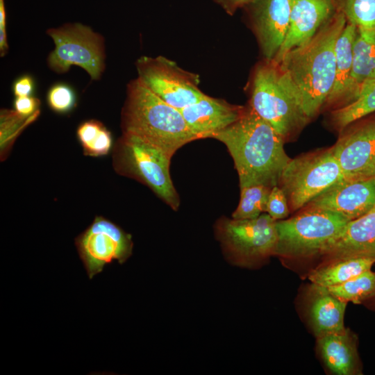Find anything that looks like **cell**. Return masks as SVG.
<instances>
[{
  "instance_id": "cell-1",
  "label": "cell",
  "mask_w": 375,
  "mask_h": 375,
  "mask_svg": "<svg viewBox=\"0 0 375 375\" xmlns=\"http://www.w3.org/2000/svg\"><path fill=\"white\" fill-rule=\"evenodd\" d=\"M347 22L338 10L310 39L289 51L277 64L281 81L309 120L319 112L332 90L335 43Z\"/></svg>"
},
{
  "instance_id": "cell-2",
  "label": "cell",
  "mask_w": 375,
  "mask_h": 375,
  "mask_svg": "<svg viewBox=\"0 0 375 375\" xmlns=\"http://www.w3.org/2000/svg\"><path fill=\"white\" fill-rule=\"evenodd\" d=\"M232 156L240 188L264 185H278L290 160L284 149V139L249 106L233 124L213 134Z\"/></svg>"
},
{
  "instance_id": "cell-3",
  "label": "cell",
  "mask_w": 375,
  "mask_h": 375,
  "mask_svg": "<svg viewBox=\"0 0 375 375\" xmlns=\"http://www.w3.org/2000/svg\"><path fill=\"white\" fill-rule=\"evenodd\" d=\"M124 133L136 135L172 157L185 144L199 139L181 110L163 101L138 78L128 83L122 112Z\"/></svg>"
},
{
  "instance_id": "cell-4",
  "label": "cell",
  "mask_w": 375,
  "mask_h": 375,
  "mask_svg": "<svg viewBox=\"0 0 375 375\" xmlns=\"http://www.w3.org/2000/svg\"><path fill=\"white\" fill-rule=\"evenodd\" d=\"M171 158L158 147L136 135L123 133L115 144L113 166L120 174L147 185L176 210L180 201L169 173Z\"/></svg>"
},
{
  "instance_id": "cell-5",
  "label": "cell",
  "mask_w": 375,
  "mask_h": 375,
  "mask_svg": "<svg viewBox=\"0 0 375 375\" xmlns=\"http://www.w3.org/2000/svg\"><path fill=\"white\" fill-rule=\"evenodd\" d=\"M349 222L338 213L312 208H306L288 219L278 220L274 255L285 258L322 255Z\"/></svg>"
},
{
  "instance_id": "cell-6",
  "label": "cell",
  "mask_w": 375,
  "mask_h": 375,
  "mask_svg": "<svg viewBox=\"0 0 375 375\" xmlns=\"http://www.w3.org/2000/svg\"><path fill=\"white\" fill-rule=\"evenodd\" d=\"M250 106L285 140L309 121L283 85L277 65L265 60L253 73Z\"/></svg>"
},
{
  "instance_id": "cell-7",
  "label": "cell",
  "mask_w": 375,
  "mask_h": 375,
  "mask_svg": "<svg viewBox=\"0 0 375 375\" xmlns=\"http://www.w3.org/2000/svg\"><path fill=\"white\" fill-rule=\"evenodd\" d=\"M344 179L330 148L290 159L278 185L284 192L290 210L295 211Z\"/></svg>"
},
{
  "instance_id": "cell-8",
  "label": "cell",
  "mask_w": 375,
  "mask_h": 375,
  "mask_svg": "<svg viewBox=\"0 0 375 375\" xmlns=\"http://www.w3.org/2000/svg\"><path fill=\"white\" fill-rule=\"evenodd\" d=\"M54 50L49 54V67L57 73H64L71 66L85 69L92 80L100 78L105 69L103 38L89 26L69 24L48 29Z\"/></svg>"
},
{
  "instance_id": "cell-9",
  "label": "cell",
  "mask_w": 375,
  "mask_h": 375,
  "mask_svg": "<svg viewBox=\"0 0 375 375\" xmlns=\"http://www.w3.org/2000/svg\"><path fill=\"white\" fill-rule=\"evenodd\" d=\"M216 231L226 256L235 264L249 265L274 255L276 220L267 213L254 219H221Z\"/></svg>"
},
{
  "instance_id": "cell-10",
  "label": "cell",
  "mask_w": 375,
  "mask_h": 375,
  "mask_svg": "<svg viewBox=\"0 0 375 375\" xmlns=\"http://www.w3.org/2000/svg\"><path fill=\"white\" fill-rule=\"evenodd\" d=\"M135 66L138 78L157 97L181 110L205 94L199 89V75L181 68L163 56H141Z\"/></svg>"
},
{
  "instance_id": "cell-11",
  "label": "cell",
  "mask_w": 375,
  "mask_h": 375,
  "mask_svg": "<svg viewBox=\"0 0 375 375\" xmlns=\"http://www.w3.org/2000/svg\"><path fill=\"white\" fill-rule=\"evenodd\" d=\"M75 246L90 279L101 273L107 264H123L131 256V235L116 224L97 216L75 238Z\"/></svg>"
},
{
  "instance_id": "cell-12",
  "label": "cell",
  "mask_w": 375,
  "mask_h": 375,
  "mask_svg": "<svg viewBox=\"0 0 375 375\" xmlns=\"http://www.w3.org/2000/svg\"><path fill=\"white\" fill-rule=\"evenodd\" d=\"M332 151L345 180L375 177V118L344 134Z\"/></svg>"
},
{
  "instance_id": "cell-13",
  "label": "cell",
  "mask_w": 375,
  "mask_h": 375,
  "mask_svg": "<svg viewBox=\"0 0 375 375\" xmlns=\"http://www.w3.org/2000/svg\"><path fill=\"white\" fill-rule=\"evenodd\" d=\"M244 8L265 60H273L288 31L291 0H252Z\"/></svg>"
},
{
  "instance_id": "cell-14",
  "label": "cell",
  "mask_w": 375,
  "mask_h": 375,
  "mask_svg": "<svg viewBox=\"0 0 375 375\" xmlns=\"http://www.w3.org/2000/svg\"><path fill=\"white\" fill-rule=\"evenodd\" d=\"M306 206L333 212L349 221L358 218L375 206V177L362 181L344 179Z\"/></svg>"
},
{
  "instance_id": "cell-15",
  "label": "cell",
  "mask_w": 375,
  "mask_h": 375,
  "mask_svg": "<svg viewBox=\"0 0 375 375\" xmlns=\"http://www.w3.org/2000/svg\"><path fill=\"white\" fill-rule=\"evenodd\" d=\"M337 11L335 0H291L288 31L272 61L278 64L289 51L310 39Z\"/></svg>"
},
{
  "instance_id": "cell-16",
  "label": "cell",
  "mask_w": 375,
  "mask_h": 375,
  "mask_svg": "<svg viewBox=\"0 0 375 375\" xmlns=\"http://www.w3.org/2000/svg\"><path fill=\"white\" fill-rule=\"evenodd\" d=\"M245 107L205 94L181 112L190 130L200 138L211 136L236 122Z\"/></svg>"
},
{
  "instance_id": "cell-17",
  "label": "cell",
  "mask_w": 375,
  "mask_h": 375,
  "mask_svg": "<svg viewBox=\"0 0 375 375\" xmlns=\"http://www.w3.org/2000/svg\"><path fill=\"white\" fill-rule=\"evenodd\" d=\"M322 255L331 260L347 257L375 258V206L365 215L349 221Z\"/></svg>"
},
{
  "instance_id": "cell-18",
  "label": "cell",
  "mask_w": 375,
  "mask_h": 375,
  "mask_svg": "<svg viewBox=\"0 0 375 375\" xmlns=\"http://www.w3.org/2000/svg\"><path fill=\"white\" fill-rule=\"evenodd\" d=\"M317 345L324 364L333 374H357L358 360L355 340L348 329L317 338Z\"/></svg>"
},
{
  "instance_id": "cell-19",
  "label": "cell",
  "mask_w": 375,
  "mask_h": 375,
  "mask_svg": "<svg viewBox=\"0 0 375 375\" xmlns=\"http://www.w3.org/2000/svg\"><path fill=\"white\" fill-rule=\"evenodd\" d=\"M314 295L310 303V322L317 338L345 331L344 316L347 301L328 292L325 288L312 285Z\"/></svg>"
},
{
  "instance_id": "cell-20",
  "label": "cell",
  "mask_w": 375,
  "mask_h": 375,
  "mask_svg": "<svg viewBox=\"0 0 375 375\" xmlns=\"http://www.w3.org/2000/svg\"><path fill=\"white\" fill-rule=\"evenodd\" d=\"M372 78H375V28H357L346 104L357 98L360 86L365 81Z\"/></svg>"
},
{
  "instance_id": "cell-21",
  "label": "cell",
  "mask_w": 375,
  "mask_h": 375,
  "mask_svg": "<svg viewBox=\"0 0 375 375\" xmlns=\"http://www.w3.org/2000/svg\"><path fill=\"white\" fill-rule=\"evenodd\" d=\"M356 33L357 27L347 22L336 40L335 81L326 104L346 101L351 81L353 47Z\"/></svg>"
},
{
  "instance_id": "cell-22",
  "label": "cell",
  "mask_w": 375,
  "mask_h": 375,
  "mask_svg": "<svg viewBox=\"0 0 375 375\" xmlns=\"http://www.w3.org/2000/svg\"><path fill=\"white\" fill-rule=\"evenodd\" d=\"M375 258L369 257H347L331 260L328 264L312 270L308 279L312 285L329 287L340 285L371 269Z\"/></svg>"
},
{
  "instance_id": "cell-23",
  "label": "cell",
  "mask_w": 375,
  "mask_h": 375,
  "mask_svg": "<svg viewBox=\"0 0 375 375\" xmlns=\"http://www.w3.org/2000/svg\"><path fill=\"white\" fill-rule=\"evenodd\" d=\"M375 111V78L365 81L357 98L333 110L331 121L338 129H343L355 121Z\"/></svg>"
},
{
  "instance_id": "cell-24",
  "label": "cell",
  "mask_w": 375,
  "mask_h": 375,
  "mask_svg": "<svg viewBox=\"0 0 375 375\" xmlns=\"http://www.w3.org/2000/svg\"><path fill=\"white\" fill-rule=\"evenodd\" d=\"M77 136L85 155L101 156L111 149V134L99 121L92 119L82 123L77 129Z\"/></svg>"
},
{
  "instance_id": "cell-25",
  "label": "cell",
  "mask_w": 375,
  "mask_h": 375,
  "mask_svg": "<svg viewBox=\"0 0 375 375\" xmlns=\"http://www.w3.org/2000/svg\"><path fill=\"white\" fill-rule=\"evenodd\" d=\"M325 288L340 299L360 303L373 296L375 291V272L370 269L340 285Z\"/></svg>"
},
{
  "instance_id": "cell-26",
  "label": "cell",
  "mask_w": 375,
  "mask_h": 375,
  "mask_svg": "<svg viewBox=\"0 0 375 375\" xmlns=\"http://www.w3.org/2000/svg\"><path fill=\"white\" fill-rule=\"evenodd\" d=\"M272 188L255 185L240 188V200L232 215L233 219H249L266 212L267 203Z\"/></svg>"
},
{
  "instance_id": "cell-27",
  "label": "cell",
  "mask_w": 375,
  "mask_h": 375,
  "mask_svg": "<svg viewBox=\"0 0 375 375\" xmlns=\"http://www.w3.org/2000/svg\"><path fill=\"white\" fill-rule=\"evenodd\" d=\"M347 22L357 28H375V0H335Z\"/></svg>"
},
{
  "instance_id": "cell-28",
  "label": "cell",
  "mask_w": 375,
  "mask_h": 375,
  "mask_svg": "<svg viewBox=\"0 0 375 375\" xmlns=\"http://www.w3.org/2000/svg\"><path fill=\"white\" fill-rule=\"evenodd\" d=\"M39 114L32 116H24L17 111L3 110L1 113V144L4 147L8 144V141L14 139V137L19 131L32 121Z\"/></svg>"
},
{
  "instance_id": "cell-29",
  "label": "cell",
  "mask_w": 375,
  "mask_h": 375,
  "mask_svg": "<svg viewBox=\"0 0 375 375\" xmlns=\"http://www.w3.org/2000/svg\"><path fill=\"white\" fill-rule=\"evenodd\" d=\"M47 98L49 107L59 113L70 111L76 103L74 90L64 83H58L52 86L47 93Z\"/></svg>"
},
{
  "instance_id": "cell-30",
  "label": "cell",
  "mask_w": 375,
  "mask_h": 375,
  "mask_svg": "<svg viewBox=\"0 0 375 375\" xmlns=\"http://www.w3.org/2000/svg\"><path fill=\"white\" fill-rule=\"evenodd\" d=\"M266 212L276 221L281 220L289 215L290 209L287 197L278 185L274 186L271 189Z\"/></svg>"
},
{
  "instance_id": "cell-31",
  "label": "cell",
  "mask_w": 375,
  "mask_h": 375,
  "mask_svg": "<svg viewBox=\"0 0 375 375\" xmlns=\"http://www.w3.org/2000/svg\"><path fill=\"white\" fill-rule=\"evenodd\" d=\"M40 100L31 96L17 97L14 101V108L24 116L39 114Z\"/></svg>"
},
{
  "instance_id": "cell-32",
  "label": "cell",
  "mask_w": 375,
  "mask_h": 375,
  "mask_svg": "<svg viewBox=\"0 0 375 375\" xmlns=\"http://www.w3.org/2000/svg\"><path fill=\"white\" fill-rule=\"evenodd\" d=\"M34 90V81L31 76L24 75L17 78L13 83L12 90L15 96H31Z\"/></svg>"
},
{
  "instance_id": "cell-33",
  "label": "cell",
  "mask_w": 375,
  "mask_h": 375,
  "mask_svg": "<svg viewBox=\"0 0 375 375\" xmlns=\"http://www.w3.org/2000/svg\"><path fill=\"white\" fill-rule=\"evenodd\" d=\"M6 14L4 0H0V53L3 56L8 50L6 29Z\"/></svg>"
},
{
  "instance_id": "cell-34",
  "label": "cell",
  "mask_w": 375,
  "mask_h": 375,
  "mask_svg": "<svg viewBox=\"0 0 375 375\" xmlns=\"http://www.w3.org/2000/svg\"><path fill=\"white\" fill-rule=\"evenodd\" d=\"M228 15H233L235 11L244 8L252 0H213Z\"/></svg>"
},
{
  "instance_id": "cell-35",
  "label": "cell",
  "mask_w": 375,
  "mask_h": 375,
  "mask_svg": "<svg viewBox=\"0 0 375 375\" xmlns=\"http://www.w3.org/2000/svg\"><path fill=\"white\" fill-rule=\"evenodd\" d=\"M375 297V291H374V294H373L372 297Z\"/></svg>"
}]
</instances>
